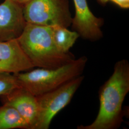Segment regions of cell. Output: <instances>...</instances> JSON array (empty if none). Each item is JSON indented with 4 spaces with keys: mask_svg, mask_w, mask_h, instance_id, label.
<instances>
[{
    "mask_svg": "<svg viewBox=\"0 0 129 129\" xmlns=\"http://www.w3.org/2000/svg\"><path fill=\"white\" fill-rule=\"evenodd\" d=\"M13 1L15 2H16L17 3H18L20 5H23L25 4H26V3H27L28 2L30 1V0H13Z\"/></svg>",
    "mask_w": 129,
    "mask_h": 129,
    "instance_id": "14",
    "label": "cell"
},
{
    "mask_svg": "<svg viewBox=\"0 0 129 129\" xmlns=\"http://www.w3.org/2000/svg\"><path fill=\"white\" fill-rule=\"evenodd\" d=\"M87 61V57L82 56L55 69L39 68L14 75L20 87L37 97L81 76Z\"/></svg>",
    "mask_w": 129,
    "mask_h": 129,
    "instance_id": "3",
    "label": "cell"
},
{
    "mask_svg": "<svg viewBox=\"0 0 129 129\" xmlns=\"http://www.w3.org/2000/svg\"><path fill=\"white\" fill-rule=\"evenodd\" d=\"M84 79L79 76L60 87L37 97L38 116L35 129H48L55 116L71 102Z\"/></svg>",
    "mask_w": 129,
    "mask_h": 129,
    "instance_id": "5",
    "label": "cell"
},
{
    "mask_svg": "<svg viewBox=\"0 0 129 129\" xmlns=\"http://www.w3.org/2000/svg\"><path fill=\"white\" fill-rule=\"evenodd\" d=\"M97 1L100 3H101L102 5H105L109 2L108 0H97Z\"/></svg>",
    "mask_w": 129,
    "mask_h": 129,
    "instance_id": "15",
    "label": "cell"
},
{
    "mask_svg": "<svg viewBox=\"0 0 129 129\" xmlns=\"http://www.w3.org/2000/svg\"><path fill=\"white\" fill-rule=\"evenodd\" d=\"M26 24L22 5L13 0L0 4V42L17 39Z\"/></svg>",
    "mask_w": 129,
    "mask_h": 129,
    "instance_id": "7",
    "label": "cell"
},
{
    "mask_svg": "<svg viewBox=\"0 0 129 129\" xmlns=\"http://www.w3.org/2000/svg\"><path fill=\"white\" fill-rule=\"evenodd\" d=\"M34 68L17 39L0 42V73L17 74Z\"/></svg>",
    "mask_w": 129,
    "mask_h": 129,
    "instance_id": "9",
    "label": "cell"
},
{
    "mask_svg": "<svg viewBox=\"0 0 129 129\" xmlns=\"http://www.w3.org/2000/svg\"><path fill=\"white\" fill-rule=\"evenodd\" d=\"M51 27L53 39L57 48L64 53L70 52L69 50L80 37L78 33L75 31H70L68 28L64 27Z\"/></svg>",
    "mask_w": 129,
    "mask_h": 129,
    "instance_id": "11",
    "label": "cell"
},
{
    "mask_svg": "<svg viewBox=\"0 0 129 129\" xmlns=\"http://www.w3.org/2000/svg\"><path fill=\"white\" fill-rule=\"evenodd\" d=\"M20 87L14 74L0 73V96Z\"/></svg>",
    "mask_w": 129,
    "mask_h": 129,
    "instance_id": "12",
    "label": "cell"
},
{
    "mask_svg": "<svg viewBox=\"0 0 129 129\" xmlns=\"http://www.w3.org/2000/svg\"><path fill=\"white\" fill-rule=\"evenodd\" d=\"M129 92V63L126 59L117 61L113 73L99 91L100 108L96 118L90 124L78 129H117L124 115L122 104Z\"/></svg>",
    "mask_w": 129,
    "mask_h": 129,
    "instance_id": "1",
    "label": "cell"
},
{
    "mask_svg": "<svg viewBox=\"0 0 129 129\" xmlns=\"http://www.w3.org/2000/svg\"><path fill=\"white\" fill-rule=\"evenodd\" d=\"M0 97L3 104L13 107L27 122L29 129H35L38 116L37 97L21 87Z\"/></svg>",
    "mask_w": 129,
    "mask_h": 129,
    "instance_id": "8",
    "label": "cell"
},
{
    "mask_svg": "<svg viewBox=\"0 0 129 129\" xmlns=\"http://www.w3.org/2000/svg\"><path fill=\"white\" fill-rule=\"evenodd\" d=\"M17 39L34 67L55 69L75 59L70 52L64 53L57 48L51 26L26 23Z\"/></svg>",
    "mask_w": 129,
    "mask_h": 129,
    "instance_id": "2",
    "label": "cell"
},
{
    "mask_svg": "<svg viewBox=\"0 0 129 129\" xmlns=\"http://www.w3.org/2000/svg\"><path fill=\"white\" fill-rule=\"evenodd\" d=\"M75 14L72 28L85 40L96 41L103 37L102 26L104 20L96 17L90 11L87 0H73Z\"/></svg>",
    "mask_w": 129,
    "mask_h": 129,
    "instance_id": "6",
    "label": "cell"
},
{
    "mask_svg": "<svg viewBox=\"0 0 129 129\" xmlns=\"http://www.w3.org/2000/svg\"><path fill=\"white\" fill-rule=\"evenodd\" d=\"M118 5L121 8L128 9L129 8V0H108Z\"/></svg>",
    "mask_w": 129,
    "mask_h": 129,
    "instance_id": "13",
    "label": "cell"
},
{
    "mask_svg": "<svg viewBox=\"0 0 129 129\" xmlns=\"http://www.w3.org/2000/svg\"><path fill=\"white\" fill-rule=\"evenodd\" d=\"M23 11L26 23L66 28L72 23L69 0H30Z\"/></svg>",
    "mask_w": 129,
    "mask_h": 129,
    "instance_id": "4",
    "label": "cell"
},
{
    "mask_svg": "<svg viewBox=\"0 0 129 129\" xmlns=\"http://www.w3.org/2000/svg\"><path fill=\"white\" fill-rule=\"evenodd\" d=\"M29 129V125L18 112L11 106H0V129Z\"/></svg>",
    "mask_w": 129,
    "mask_h": 129,
    "instance_id": "10",
    "label": "cell"
}]
</instances>
